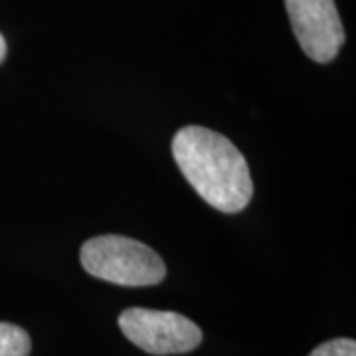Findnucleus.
Here are the masks:
<instances>
[{"label": "nucleus", "mask_w": 356, "mask_h": 356, "mask_svg": "<svg viewBox=\"0 0 356 356\" xmlns=\"http://www.w3.org/2000/svg\"><path fill=\"white\" fill-rule=\"evenodd\" d=\"M309 356H356V343L353 339H332L318 344Z\"/></svg>", "instance_id": "nucleus-6"}, {"label": "nucleus", "mask_w": 356, "mask_h": 356, "mask_svg": "<svg viewBox=\"0 0 356 356\" xmlns=\"http://www.w3.org/2000/svg\"><path fill=\"white\" fill-rule=\"evenodd\" d=\"M30 334L10 323H0V356H30Z\"/></svg>", "instance_id": "nucleus-5"}, {"label": "nucleus", "mask_w": 356, "mask_h": 356, "mask_svg": "<svg viewBox=\"0 0 356 356\" xmlns=\"http://www.w3.org/2000/svg\"><path fill=\"white\" fill-rule=\"evenodd\" d=\"M4 58H6V42H4V36L0 34V64L4 62Z\"/></svg>", "instance_id": "nucleus-7"}, {"label": "nucleus", "mask_w": 356, "mask_h": 356, "mask_svg": "<svg viewBox=\"0 0 356 356\" xmlns=\"http://www.w3.org/2000/svg\"><path fill=\"white\" fill-rule=\"evenodd\" d=\"M79 261L95 280L125 287L156 285L166 277L161 255L147 243L127 236H97L81 245Z\"/></svg>", "instance_id": "nucleus-2"}, {"label": "nucleus", "mask_w": 356, "mask_h": 356, "mask_svg": "<svg viewBox=\"0 0 356 356\" xmlns=\"http://www.w3.org/2000/svg\"><path fill=\"white\" fill-rule=\"evenodd\" d=\"M172 156L196 194L212 208L236 214L252 200L250 166L228 137L198 125L182 127L172 139Z\"/></svg>", "instance_id": "nucleus-1"}, {"label": "nucleus", "mask_w": 356, "mask_h": 356, "mask_svg": "<svg viewBox=\"0 0 356 356\" xmlns=\"http://www.w3.org/2000/svg\"><path fill=\"white\" fill-rule=\"evenodd\" d=\"M297 44L307 56L329 64L344 44V28L334 0H285Z\"/></svg>", "instance_id": "nucleus-4"}, {"label": "nucleus", "mask_w": 356, "mask_h": 356, "mask_svg": "<svg viewBox=\"0 0 356 356\" xmlns=\"http://www.w3.org/2000/svg\"><path fill=\"white\" fill-rule=\"evenodd\" d=\"M119 329L135 346L156 356L184 355L202 343L200 327L175 311L131 307L119 315Z\"/></svg>", "instance_id": "nucleus-3"}]
</instances>
